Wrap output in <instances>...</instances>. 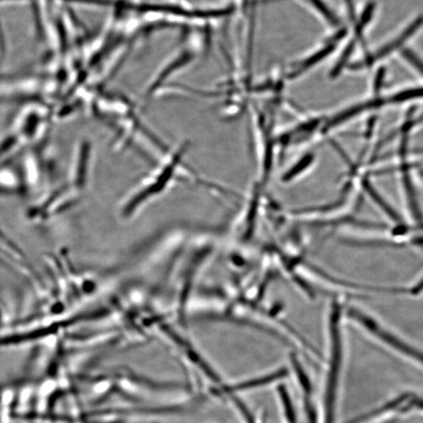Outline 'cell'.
Masks as SVG:
<instances>
[{"instance_id":"1","label":"cell","mask_w":423,"mask_h":423,"mask_svg":"<svg viewBox=\"0 0 423 423\" xmlns=\"http://www.w3.org/2000/svg\"><path fill=\"white\" fill-rule=\"evenodd\" d=\"M330 360L325 391V421L334 423L336 418L337 399L340 374L343 358V343L341 329V307L334 303L330 316Z\"/></svg>"},{"instance_id":"2","label":"cell","mask_w":423,"mask_h":423,"mask_svg":"<svg viewBox=\"0 0 423 423\" xmlns=\"http://www.w3.org/2000/svg\"><path fill=\"white\" fill-rule=\"evenodd\" d=\"M348 315L353 320L358 322L367 331L370 332L374 337L387 343L388 345L397 349L406 355L416 359L419 362L423 364V354L419 351L412 349L409 345H405L400 340H398L392 334L382 329L377 322L374 321L371 317L362 312V311L350 308L348 311Z\"/></svg>"},{"instance_id":"3","label":"cell","mask_w":423,"mask_h":423,"mask_svg":"<svg viewBox=\"0 0 423 423\" xmlns=\"http://www.w3.org/2000/svg\"><path fill=\"white\" fill-rule=\"evenodd\" d=\"M291 362L298 382L302 396L303 409H305L307 423H317V414L313 402V388L310 380L300 365L296 355H291Z\"/></svg>"},{"instance_id":"4","label":"cell","mask_w":423,"mask_h":423,"mask_svg":"<svg viewBox=\"0 0 423 423\" xmlns=\"http://www.w3.org/2000/svg\"><path fill=\"white\" fill-rule=\"evenodd\" d=\"M287 374H288V371L285 369H281L273 373L267 374V376L238 383L235 386L228 387L227 390L228 392H235V391L238 390L250 389L265 386L279 379L285 378L287 377Z\"/></svg>"},{"instance_id":"5","label":"cell","mask_w":423,"mask_h":423,"mask_svg":"<svg viewBox=\"0 0 423 423\" xmlns=\"http://www.w3.org/2000/svg\"><path fill=\"white\" fill-rule=\"evenodd\" d=\"M278 395L280 397L282 406L284 410V416L287 423H298L293 405L285 385L279 386L277 388Z\"/></svg>"},{"instance_id":"6","label":"cell","mask_w":423,"mask_h":423,"mask_svg":"<svg viewBox=\"0 0 423 423\" xmlns=\"http://www.w3.org/2000/svg\"><path fill=\"white\" fill-rule=\"evenodd\" d=\"M311 6H314L315 9L323 16L324 19L328 21L331 25L337 26L339 24L337 16L330 10V8L327 6L322 0H306Z\"/></svg>"},{"instance_id":"7","label":"cell","mask_w":423,"mask_h":423,"mask_svg":"<svg viewBox=\"0 0 423 423\" xmlns=\"http://www.w3.org/2000/svg\"><path fill=\"white\" fill-rule=\"evenodd\" d=\"M402 57L423 77V60L416 52L410 49H403Z\"/></svg>"},{"instance_id":"8","label":"cell","mask_w":423,"mask_h":423,"mask_svg":"<svg viewBox=\"0 0 423 423\" xmlns=\"http://www.w3.org/2000/svg\"><path fill=\"white\" fill-rule=\"evenodd\" d=\"M346 3H347V9H348V13L351 17V19H354L355 16V11H354V4H353V0H345Z\"/></svg>"}]
</instances>
